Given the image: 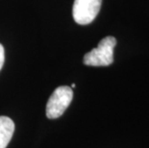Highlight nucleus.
I'll use <instances>...</instances> for the list:
<instances>
[{"label":"nucleus","instance_id":"nucleus-5","mask_svg":"<svg viewBox=\"0 0 149 148\" xmlns=\"http://www.w3.org/2000/svg\"><path fill=\"white\" fill-rule=\"evenodd\" d=\"M4 60H5V52H4V47L0 43V70L4 65Z\"/></svg>","mask_w":149,"mask_h":148},{"label":"nucleus","instance_id":"nucleus-2","mask_svg":"<svg viewBox=\"0 0 149 148\" xmlns=\"http://www.w3.org/2000/svg\"><path fill=\"white\" fill-rule=\"evenodd\" d=\"M73 91L68 86L58 87L49 97L46 105V115L50 119L58 118L70 105Z\"/></svg>","mask_w":149,"mask_h":148},{"label":"nucleus","instance_id":"nucleus-4","mask_svg":"<svg viewBox=\"0 0 149 148\" xmlns=\"http://www.w3.org/2000/svg\"><path fill=\"white\" fill-rule=\"evenodd\" d=\"M15 132V123L10 117L0 116V148H6Z\"/></svg>","mask_w":149,"mask_h":148},{"label":"nucleus","instance_id":"nucleus-3","mask_svg":"<svg viewBox=\"0 0 149 148\" xmlns=\"http://www.w3.org/2000/svg\"><path fill=\"white\" fill-rule=\"evenodd\" d=\"M102 0H74L72 15L76 23H91L100 11Z\"/></svg>","mask_w":149,"mask_h":148},{"label":"nucleus","instance_id":"nucleus-1","mask_svg":"<svg viewBox=\"0 0 149 148\" xmlns=\"http://www.w3.org/2000/svg\"><path fill=\"white\" fill-rule=\"evenodd\" d=\"M116 40L113 37H106L100 40L96 48L84 56V64L91 67H107L113 62V49Z\"/></svg>","mask_w":149,"mask_h":148}]
</instances>
